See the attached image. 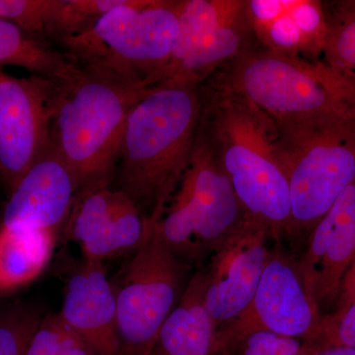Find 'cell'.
Segmentation results:
<instances>
[{
    "label": "cell",
    "instance_id": "cell-19",
    "mask_svg": "<svg viewBox=\"0 0 355 355\" xmlns=\"http://www.w3.org/2000/svg\"><path fill=\"white\" fill-rule=\"evenodd\" d=\"M15 65L31 76L62 80L73 74L78 64L51 42L21 29L0 17V67Z\"/></svg>",
    "mask_w": 355,
    "mask_h": 355
},
{
    "label": "cell",
    "instance_id": "cell-13",
    "mask_svg": "<svg viewBox=\"0 0 355 355\" xmlns=\"http://www.w3.org/2000/svg\"><path fill=\"white\" fill-rule=\"evenodd\" d=\"M298 261L305 286L320 310L336 305L355 261V179L312 229Z\"/></svg>",
    "mask_w": 355,
    "mask_h": 355
},
{
    "label": "cell",
    "instance_id": "cell-27",
    "mask_svg": "<svg viewBox=\"0 0 355 355\" xmlns=\"http://www.w3.org/2000/svg\"><path fill=\"white\" fill-rule=\"evenodd\" d=\"M58 355H96V354L94 350L91 349L87 343H83V345H77V347L64 350L62 354Z\"/></svg>",
    "mask_w": 355,
    "mask_h": 355
},
{
    "label": "cell",
    "instance_id": "cell-25",
    "mask_svg": "<svg viewBox=\"0 0 355 355\" xmlns=\"http://www.w3.org/2000/svg\"><path fill=\"white\" fill-rule=\"evenodd\" d=\"M308 343L318 347L355 349V299L342 312L324 314L317 335Z\"/></svg>",
    "mask_w": 355,
    "mask_h": 355
},
{
    "label": "cell",
    "instance_id": "cell-8",
    "mask_svg": "<svg viewBox=\"0 0 355 355\" xmlns=\"http://www.w3.org/2000/svg\"><path fill=\"white\" fill-rule=\"evenodd\" d=\"M155 224L146 221L141 244L118 287L112 286L119 355H151L159 331L188 286L189 263L166 246Z\"/></svg>",
    "mask_w": 355,
    "mask_h": 355
},
{
    "label": "cell",
    "instance_id": "cell-11",
    "mask_svg": "<svg viewBox=\"0 0 355 355\" xmlns=\"http://www.w3.org/2000/svg\"><path fill=\"white\" fill-rule=\"evenodd\" d=\"M53 80L17 78L0 69V180L9 193L50 140Z\"/></svg>",
    "mask_w": 355,
    "mask_h": 355
},
{
    "label": "cell",
    "instance_id": "cell-15",
    "mask_svg": "<svg viewBox=\"0 0 355 355\" xmlns=\"http://www.w3.org/2000/svg\"><path fill=\"white\" fill-rule=\"evenodd\" d=\"M254 40L266 50L318 60L326 38L324 4L313 0H248Z\"/></svg>",
    "mask_w": 355,
    "mask_h": 355
},
{
    "label": "cell",
    "instance_id": "cell-26",
    "mask_svg": "<svg viewBox=\"0 0 355 355\" xmlns=\"http://www.w3.org/2000/svg\"><path fill=\"white\" fill-rule=\"evenodd\" d=\"M300 355H355V349L347 347H318L304 340Z\"/></svg>",
    "mask_w": 355,
    "mask_h": 355
},
{
    "label": "cell",
    "instance_id": "cell-3",
    "mask_svg": "<svg viewBox=\"0 0 355 355\" xmlns=\"http://www.w3.org/2000/svg\"><path fill=\"white\" fill-rule=\"evenodd\" d=\"M149 89L83 65L53 80L50 142L76 178L77 197L113 183L128 114Z\"/></svg>",
    "mask_w": 355,
    "mask_h": 355
},
{
    "label": "cell",
    "instance_id": "cell-20",
    "mask_svg": "<svg viewBox=\"0 0 355 355\" xmlns=\"http://www.w3.org/2000/svg\"><path fill=\"white\" fill-rule=\"evenodd\" d=\"M146 232V218L127 196L99 231L81 244L83 259L103 261L120 252L137 250Z\"/></svg>",
    "mask_w": 355,
    "mask_h": 355
},
{
    "label": "cell",
    "instance_id": "cell-18",
    "mask_svg": "<svg viewBox=\"0 0 355 355\" xmlns=\"http://www.w3.org/2000/svg\"><path fill=\"white\" fill-rule=\"evenodd\" d=\"M58 233L48 229L0 226V291H12L39 277L55 249Z\"/></svg>",
    "mask_w": 355,
    "mask_h": 355
},
{
    "label": "cell",
    "instance_id": "cell-23",
    "mask_svg": "<svg viewBox=\"0 0 355 355\" xmlns=\"http://www.w3.org/2000/svg\"><path fill=\"white\" fill-rule=\"evenodd\" d=\"M41 321L40 313L31 308L16 307L0 314V355H25Z\"/></svg>",
    "mask_w": 355,
    "mask_h": 355
},
{
    "label": "cell",
    "instance_id": "cell-17",
    "mask_svg": "<svg viewBox=\"0 0 355 355\" xmlns=\"http://www.w3.org/2000/svg\"><path fill=\"white\" fill-rule=\"evenodd\" d=\"M217 331L205 306V270L193 275L151 355H214Z\"/></svg>",
    "mask_w": 355,
    "mask_h": 355
},
{
    "label": "cell",
    "instance_id": "cell-14",
    "mask_svg": "<svg viewBox=\"0 0 355 355\" xmlns=\"http://www.w3.org/2000/svg\"><path fill=\"white\" fill-rule=\"evenodd\" d=\"M76 178L49 140L39 160L10 193L2 225L58 232L77 198Z\"/></svg>",
    "mask_w": 355,
    "mask_h": 355
},
{
    "label": "cell",
    "instance_id": "cell-2",
    "mask_svg": "<svg viewBox=\"0 0 355 355\" xmlns=\"http://www.w3.org/2000/svg\"><path fill=\"white\" fill-rule=\"evenodd\" d=\"M202 116L200 86L149 89L128 114L114 190L127 195L146 221L164 216L190 164Z\"/></svg>",
    "mask_w": 355,
    "mask_h": 355
},
{
    "label": "cell",
    "instance_id": "cell-4",
    "mask_svg": "<svg viewBox=\"0 0 355 355\" xmlns=\"http://www.w3.org/2000/svg\"><path fill=\"white\" fill-rule=\"evenodd\" d=\"M217 76L277 125L355 116V88L323 60L287 57L253 46Z\"/></svg>",
    "mask_w": 355,
    "mask_h": 355
},
{
    "label": "cell",
    "instance_id": "cell-22",
    "mask_svg": "<svg viewBox=\"0 0 355 355\" xmlns=\"http://www.w3.org/2000/svg\"><path fill=\"white\" fill-rule=\"evenodd\" d=\"M304 340L268 331H252L216 338L214 355H300Z\"/></svg>",
    "mask_w": 355,
    "mask_h": 355
},
{
    "label": "cell",
    "instance_id": "cell-10",
    "mask_svg": "<svg viewBox=\"0 0 355 355\" xmlns=\"http://www.w3.org/2000/svg\"><path fill=\"white\" fill-rule=\"evenodd\" d=\"M268 249L260 284L251 304L234 324L217 333V338L252 331H272L287 338H314L324 314L305 286L298 258L275 241Z\"/></svg>",
    "mask_w": 355,
    "mask_h": 355
},
{
    "label": "cell",
    "instance_id": "cell-24",
    "mask_svg": "<svg viewBox=\"0 0 355 355\" xmlns=\"http://www.w3.org/2000/svg\"><path fill=\"white\" fill-rule=\"evenodd\" d=\"M83 338L62 314L49 315L42 319L35 331L25 355H58L64 350L83 345Z\"/></svg>",
    "mask_w": 355,
    "mask_h": 355
},
{
    "label": "cell",
    "instance_id": "cell-12",
    "mask_svg": "<svg viewBox=\"0 0 355 355\" xmlns=\"http://www.w3.org/2000/svg\"><path fill=\"white\" fill-rule=\"evenodd\" d=\"M270 231L247 219L212 254L205 270V306L217 333L234 324L251 304L268 253Z\"/></svg>",
    "mask_w": 355,
    "mask_h": 355
},
{
    "label": "cell",
    "instance_id": "cell-6",
    "mask_svg": "<svg viewBox=\"0 0 355 355\" xmlns=\"http://www.w3.org/2000/svg\"><path fill=\"white\" fill-rule=\"evenodd\" d=\"M179 7L180 0H125L58 44L78 65L110 70L146 85L171 57Z\"/></svg>",
    "mask_w": 355,
    "mask_h": 355
},
{
    "label": "cell",
    "instance_id": "cell-1",
    "mask_svg": "<svg viewBox=\"0 0 355 355\" xmlns=\"http://www.w3.org/2000/svg\"><path fill=\"white\" fill-rule=\"evenodd\" d=\"M202 90L200 130L228 178L245 216L273 241L291 235V200L275 121L218 77Z\"/></svg>",
    "mask_w": 355,
    "mask_h": 355
},
{
    "label": "cell",
    "instance_id": "cell-9",
    "mask_svg": "<svg viewBox=\"0 0 355 355\" xmlns=\"http://www.w3.org/2000/svg\"><path fill=\"white\" fill-rule=\"evenodd\" d=\"M254 41L248 0H180L174 50L147 87L200 86Z\"/></svg>",
    "mask_w": 355,
    "mask_h": 355
},
{
    "label": "cell",
    "instance_id": "cell-21",
    "mask_svg": "<svg viewBox=\"0 0 355 355\" xmlns=\"http://www.w3.org/2000/svg\"><path fill=\"white\" fill-rule=\"evenodd\" d=\"M323 62L355 88V1L324 4Z\"/></svg>",
    "mask_w": 355,
    "mask_h": 355
},
{
    "label": "cell",
    "instance_id": "cell-7",
    "mask_svg": "<svg viewBox=\"0 0 355 355\" xmlns=\"http://www.w3.org/2000/svg\"><path fill=\"white\" fill-rule=\"evenodd\" d=\"M245 220L228 178L198 130L188 169L155 224L159 237L189 263L212 256Z\"/></svg>",
    "mask_w": 355,
    "mask_h": 355
},
{
    "label": "cell",
    "instance_id": "cell-5",
    "mask_svg": "<svg viewBox=\"0 0 355 355\" xmlns=\"http://www.w3.org/2000/svg\"><path fill=\"white\" fill-rule=\"evenodd\" d=\"M277 128L291 191L289 237H308L355 179V116Z\"/></svg>",
    "mask_w": 355,
    "mask_h": 355
},
{
    "label": "cell",
    "instance_id": "cell-16",
    "mask_svg": "<svg viewBox=\"0 0 355 355\" xmlns=\"http://www.w3.org/2000/svg\"><path fill=\"white\" fill-rule=\"evenodd\" d=\"M60 314L96 355H119L116 300L102 261L83 259L67 282Z\"/></svg>",
    "mask_w": 355,
    "mask_h": 355
}]
</instances>
